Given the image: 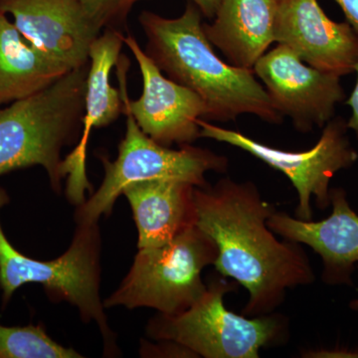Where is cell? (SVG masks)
<instances>
[{
    "mask_svg": "<svg viewBox=\"0 0 358 358\" xmlns=\"http://www.w3.org/2000/svg\"><path fill=\"white\" fill-rule=\"evenodd\" d=\"M196 226L215 242L214 267L249 292L243 313L260 317L274 312L288 289L307 286L315 273L301 244L281 242L268 227L275 211L253 182L220 179L194 188Z\"/></svg>",
    "mask_w": 358,
    "mask_h": 358,
    "instance_id": "cell-1",
    "label": "cell"
},
{
    "mask_svg": "<svg viewBox=\"0 0 358 358\" xmlns=\"http://www.w3.org/2000/svg\"><path fill=\"white\" fill-rule=\"evenodd\" d=\"M202 14L188 1L185 13L169 20L143 11L138 20L147 36L145 53L169 79L192 90L208 110L206 122L236 121L250 114L268 124H281L267 91L254 71L224 62L205 35Z\"/></svg>",
    "mask_w": 358,
    "mask_h": 358,
    "instance_id": "cell-2",
    "label": "cell"
},
{
    "mask_svg": "<svg viewBox=\"0 0 358 358\" xmlns=\"http://www.w3.org/2000/svg\"><path fill=\"white\" fill-rule=\"evenodd\" d=\"M89 64L55 83L0 109V176L41 166L52 187L60 189L61 150L82 129Z\"/></svg>",
    "mask_w": 358,
    "mask_h": 358,
    "instance_id": "cell-3",
    "label": "cell"
},
{
    "mask_svg": "<svg viewBox=\"0 0 358 358\" xmlns=\"http://www.w3.org/2000/svg\"><path fill=\"white\" fill-rule=\"evenodd\" d=\"M9 203L0 187V210ZM27 284H39L50 298L67 301L79 310L85 322H95L102 331L105 350H115V338L108 326L100 296V236L96 223L78 225L69 249L51 261L31 258L14 248L0 223V289L2 307L14 293Z\"/></svg>",
    "mask_w": 358,
    "mask_h": 358,
    "instance_id": "cell-4",
    "label": "cell"
},
{
    "mask_svg": "<svg viewBox=\"0 0 358 358\" xmlns=\"http://www.w3.org/2000/svg\"><path fill=\"white\" fill-rule=\"evenodd\" d=\"M217 255L215 242L196 225L169 243L140 249L103 307L152 308L164 315L183 312L206 291L201 273L214 265Z\"/></svg>",
    "mask_w": 358,
    "mask_h": 358,
    "instance_id": "cell-5",
    "label": "cell"
},
{
    "mask_svg": "<svg viewBox=\"0 0 358 358\" xmlns=\"http://www.w3.org/2000/svg\"><path fill=\"white\" fill-rule=\"evenodd\" d=\"M232 285L215 280L192 307L176 315L159 313L150 320L148 334L171 341L205 358H258L259 350L278 343L286 322L271 313L252 319L230 312L224 296Z\"/></svg>",
    "mask_w": 358,
    "mask_h": 358,
    "instance_id": "cell-6",
    "label": "cell"
},
{
    "mask_svg": "<svg viewBox=\"0 0 358 358\" xmlns=\"http://www.w3.org/2000/svg\"><path fill=\"white\" fill-rule=\"evenodd\" d=\"M124 113L127 131L120 143L119 155L114 162L102 157L105 178L99 189L79 205L78 225L95 224L101 216L109 215L117 197L134 182L174 179L204 187L205 174L225 173L227 169L228 159L206 148L186 145L173 150L159 145L141 131L124 103Z\"/></svg>",
    "mask_w": 358,
    "mask_h": 358,
    "instance_id": "cell-7",
    "label": "cell"
},
{
    "mask_svg": "<svg viewBox=\"0 0 358 358\" xmlns=\"http://www.w3.org/2000/svg\"><path fill=\"white\" fill-rule=\"evenodd\" d=\"M200 138L228 143L245 150L268 166L281 171L293 183L299 195L296 215L301 220L313 219L310 200L315 196L320 209L331 205V179L341 169H348L358 159L348 136V122L333 117L326 126L317 145L306 152H288L265 145L240 131L220 128L199 120Z\"/></svg>",
    "mask_w": 358,
    "mask_h": 358,
    "instance_id": "cell-8",
    "label": "cell"
},
{
    "mask_svg": "<svg viewBox=\"0 0 358 358\" xmlns=\"http://www.w3.org/2000/svg\"><path fill=\"white\" fill-rule=\"evenodd\" d=\"M124 44L134 54L141 77L143 94L131 101L127 91L126 60L120 66V92L141 131L159 145H192L200 138L199 120L206 121V103L196 93L164 77L133 36L124 37Z\"/></svg>",
    "mask_w": 358,
    "mask_h": 358,
    "instance_id": "cell-9",
    "label": "cell"
},
{
    "mask_svg": "<svg viewBox=\"0 0 358 358\" xmlns=\"http://www.w3.org/2000/svg\"><path fill=\"white\" fill-rule=\"evenodd\" d=\"M253 71L277 112L289 117L301 133L324 128L336 103L345 99L341 77L315 69L282 44L264 54Z\"/></svg>",
    "mask_w": 358,
    "mask_h": 358,
    "instance_id": "cell-10",
    "label": "cell"
},
{
    "mask_svg": "<svg viewBox=\"0 0 358 358\" xmlns=\"http://www.w3.org/2000/svg\"><path fill=\"white\" fill-rule=\"evenodd\" d=\"M274 37L315 69L339 77L355 71L357 33L329 20L317 0H278Z\"/></svg>",
    "mask_w": 358,
    "mask_h": 358,
    "instance_id": "cell-11",
    "label": "cell"
},
{
    "mask_svg": "<svg viewBox=\"0 0 358 358\" xmlns=\"http://www.w3.org/2000/svg\"><path fill=\"white\" fill-rule=\"evenodd\" d=\"M0 10L40 51L70 70L90 63V49L101 31L80 0H0Z\"/></svg>",
    "mask_w": 358,
    "mask_h": 358,
    "instance_id": "cell-12",
    "label": "cell"
},
{
    "mask_svg": "<svg viewBox=\"0 0 358 358\" xmlns=\"http://www.w3.org/2000/svg\"><path fill=\"white\" fill-rule=\"evenodd\" d=\"M124 37L117 29H106L90 49V67L87 78L81 140L61 164L62 178H67L68 199L73 204H83L87 192H92L87 176V148L93 128H102L114 122L124 113L121 92L110 85V71L120 61Z\"/></svg>",
    "mask_w": 358,
    "mask_h": 358,
    "instance_id": "cell-13",
    "label": "cell"
},
{
    "mask_svg": "<svg viewBox=\"0 0 358 358\" xmlns=\"http://www.w3.org/2000/svg\"><path fill=\"white\" fill-rule=\"evenodd\" d=\"M331 215L319 222L275 211L267 225L285 240L307 245L319 254L324 263L322 281L326 284L352 286V275L358 264V215L343 188H331Z\"/></svg>",
    "mask_w": 358,
    "mask_h": 358,
    "instance_id": "cell-14",
    "label": "cell"
},
{
    "mask_svg": "<svg viewBox=\"0 0 358 358\" xmlns=\"http://www.w3.org/2000/svg\"><path fill=\"white\" fill-rule=\"evenodd\" d=\"M174 179L134 182L122 194L129 200L138 231V249L173 241L196 225L194 188Z\"/></svg>",
    "mask_w": 358,
    "mask_h": 358,
    "instance_id": "cell-15",
    "label": "cell"
},
{
    "mask_svg": "<svg viewBox=\"0 0 358 358\" xmlns=\"http://www.w3.org/2000/svg\"><path fill=\"white\" fill-rule=\"evenodd\" d=\"M278 0H221L213 23H203L205 35L235 67L253 70L275 42Z\"/></svg>",
    "mask_w": 358,
    "mask_h": 358,
    "instance_id": "cell-16",
    "label": "cell"
},
{
    "mask_svg": "<svg viewBox=\"0 0 358 358\" xmlns=\"http://www.w3.org/2000/svg\"><path fill=\"white\" fill-rule=\"evenodd\" d=\"M69 71L30 43L0 10V106L38 93Z\"/></svg>",
    "mask_w": 358,
    "mask_h": 358,
    "instance_id": "cell-17",
    "label": "cell"
},
{
    "mask_svg": "<svg viewBox=\"0 0 358 358\" xmlns=\"http://www.w3.org/2000/svg\"><path fill=\"white\" fill-rule=\"evenodd\" d=\"M73 348L59 345L42 326L0 324V358H78Z\"/></svg>",
    "mask_w": 358,
    "mask_h": 358,
    "instance_id": "cell-18",
    "label": "cell"
},
{
    "mask_svg": "<svg viewBox=\"0 0 358 358\" xmlns=\"http://www.w3.org/2000/svg\"><path fill=\"white\" fill-rule=\"evenodd\" d=\"M138 1L141 0H80L89 17L101 31L119 30Z\"/></svg>",
    "mask_w": 358,
    "mask_h": 358,
    "instance_id": "cell-19",
    "label": "cell"
},
{
    "mask_svg": "<svg viewBox=\"0 0 358 358\" xmlns=\"http://www.w3.org/2000/svg\"><path fill=\"white\" fill-rule=\"evenodd\" d=\"M355 71L357 74V85H355L352 95L346 101V103L352 108V117L348 122V129H352L358 138V60L357 64L355 65Z\"/></svg>",
    "mask_w": 358,
    "mask_h": 358,
    "instance_id": "cell-20",
    "label": "cell"
},
{
    "mask_svg": "<svg viewBox=\"0 0 358 358\" xmlns=\"http://www.w3.org/2000/svg\"><path fill=\"white\" fill-rule=\"evenodd\" d=\"M345 14L348 22L358 34V0H336Z\"/></svg>",
    "mask_w": 358,
    "mask_h": 358,
    "instance_id": "cell-21",
    "label": "cell"
},
{
    "mask_svg": "<svg viewBox=\"0 0 358 358\" xmlns=\"http://www.w3.org/2000/svg\"><path fill=\"white\" fill-rule=\"evenodd\" d=\"M196 4L205 17L213 20L217 13L221 0H190Z\"/></svg>",
    "mask_w": 358,
    "mask_h": 358,
    "instance_id": "cell-22",
    "label": "cell"
},
{
    "mask_svg": "<svg viewBox=\"0 0 358 358\" xmlns=\"http://www.w3.org/2000/svg\"><path fill=\"white\" fill-rule=\"evenodd\" d=\"M350 308H352V310H358V298L355 299V300L350 301Z\"/></svg>",
    "mask_w": 358,
    "mask_h": 358,
    "instance_id": "cell-23",
    "label": "cell"
}]
</instances>
